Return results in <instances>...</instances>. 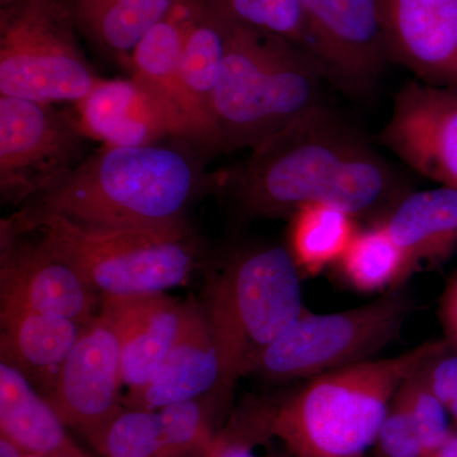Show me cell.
Masks as SVG:
<instances>
[{
    "label": "cell",
    "instance_id": "10",
    "mask_svg": "<svg viewBox=\"0 0 457 457\" xmlns=\"http://www.w3.org/2000/svg\"><path fill=\"white\" fill-rule=\"evenodd\" d=\"M121 345L111 319L99 309L83 328L47 396L62 423L101 450L108 427L125 409Z\"/></svg>",
    "mask_w": 457,
    "mask_h": 457
},
{
    "label": "cell",
    "instance_id": "13",
    "mask_svg": "<svg viewBox=\"0 0 457 457\" xmlns=\"http://www.w3.org/2000/svg\"><path fill=\"white\" fill-rule=\"evenodd\" d=\"M380 141L411 170L457 191V89L405 84Z\"/></svg>",
    "mask_w": 457,
    "mask_h": 457
},
{
    "label": "cell",
    "instance_id": "9",
    "mask_svg": "<svg viewBox=\"0 0 457 457\" xmlns=\"http://www.w3.org/2000/svg\"><path fill=\"white\" fill-rule=\"evenodd\" d=\"M90 137L78 116L56 104L0 95V195L29 203L88 156Z\"/></svg>",
    "mask_w": 457,
    "mask_h": 457
},
{
    "label": "cell",
    "instance_id": "34",
    "mask_svg": "<svg viewBox=\"0 0 457 457\" xmlns=\"http://www.w3.org/2000/svg\"><path fill=\"white\" fill-rule=\"evenodd\" d=\"M426 457H457V432L451 429L449 436L445 438L437 449L429 453Z\"/></svg>",
    "mask_w": 457,
    "mask_h": 457
},
{
    "label": "cell",
    "instance_id": "33",
    "mask_svg": "<svg viewBox=\"0 0 457 457\" xmlns=\"http://www.w3.org/2000/svg\"><path fill=\"white\" fill-rule=\"evenodd\" d=\"M441 319L449 341L457 345V296L447 290L442 296Z\"/></svg>",
    "mask_w": 457,
    "mask_h": 457
},
{
    "label": "cell",
    "instance_id": "21",
    "mask_svg": "<svg viewBox=\"0 0 457 457\" xmlns=\"http://www.w3.org/2000/svg\"><path fill=\"white\" fill-rule=\"evenodd\" d=\"M228 17L218 0H204L189 26L180 56V75L207 146L218 154L213 97L224 65Z\"/></svg>",
    "mask_w": 457,
    "mask_h": 457
},
{
    "label": "cell",
    "instance_id": "27",
    "mask_svg": "<svg viewBox=\"0 0 457 457\" xmlns=\"http://www.w3.org/2000/svg\"><path fill=\"white\" fill-rule=\"evenodd\" d=\"M218 3L237 22L273 33L309 51L302 0H218Z\"/></svg>",
    "mask_w": 457,
    "mask_h": 457
},
{
    "label": "cell",
    "instance_id": "39",
    "mask_svg": "<svg viewBox=\"0 0 457 457\" xmlns=\"http://www.w3.org/2000/svg\"><path fill=\"white\" fill-rule=\"evenodd\" d=\"M264 457H294V456L291 455L290 453H287V451H286V453H273V455H267Z\"/></svg>",
    "mask_w": 457,
    "mask_h": 457
},
{
    "label": "cell",
    "instance_id": "20",
    "mask_svg": "<svg viewBox=\"0 0 457 457\" xmlns=\"http://www.w3.org/2000/svg\"><path fill=\"white\" fill-rule=\"evenodd\" d=\"M381 224L414 270L442 263L457 243V191L441 186L409 195Z\"/></svg>",
    "mask_w": 457,
    "mask_h": 457
},
{
    "label": "cell",
    "instance_id": "29",
    "mask_svg": "<svg viewBox=\"0 0 457 457\" xmlns=\"http://www.w3.org/2000/svg\"><path fill=\"white\" fill-rule=\"evenodd\" d=\"M270 438L269 405L251 403L216 433L201 457H257L255 445Z\"/></svg>",
    "mask_w": 457,
    "mask_h": 457
},
{
    "label": "cell",
    "instance_id": "5",
    "mask_svg": "<svg viewBox=\"0 0 457 457\" xmlns=\"http://www.w3.org/2000/svg\"><path fill=\"white\" fill-rule=\"evenodd\" d=\"M204 311L221 360V392L290 329L303 308L300 270L288 246L255 245L225 252L207 270Z\"/></svg>",
    "mask_w": 457,
    "mask_h": 457
},
{
    "label": "cell",
    "instance_id": "41",
    "mask_svg": "<svg viewBox=\"0 0 457 457\" xmlns=\"http://www.w3.org/2000/svg\"><path fill=\"white\" fill-rule=\"evenodd\" d=\"M189 457H201V453H196V455H192V456H189Z\"/></svg>",
    "mask_w": 457,
    "mask_h": 457
},
{
    "label": "cell",
    "instance_id": "38",
    "mask_svg": "<svg viewBox=\"0 0 457 457\" xmlns=\"http://www.w3.org/2000/svg\"><path fill=\"white\" fill-rule=\"evenodd\" d=\"M446 290L450 291L451 294L456 295L457 296V279H455L453 282H451L449 287H447Z\"/></svg>",
    "mask_w": 457,
    "mask_h": 457
},
{
    "label": "cell",
    "instance_id": "25",
    "mask_svg": "<svg viewBox=\"0 0 457 457\" xmlns=\"http://www.w3.org/2000/svg\"><path fill=\"white\" fill-rule=\"evenodd\" d=\"M337 264L345 281L362 293L393 288L414 272L407 255L381 222L359 231Z\"/></svg>",
    "mask_w": 457,
    "mask_h": 457
},
{
    "label": "cell",
    "instance_id": "24",
    "mask_svg": "<svg viewBox=\"0 0 457 457\" xmlns=\"http://www.w3.org/2000/svg\"><path fill=\"white\" fill-rule=\"evenodd\" d=\"M353 216L327 204H308L291 216L290 249L299 270L314 276L337 264L359 234Z\"/></svg>",
    "mask_w": 457,
    "mask_h": 457
},
{
    "label": "cell",
    "instance_id": "40",
    "mask_svg": "<svg viewBox=\"0 0 457 457\" xmlns=\"http://www.w3.org/2000/svg\"><path fill=\"white\" fill-rule=\"evenodd\" d=\"M25 457H50V456L38 455V453H27Z\"/></svg>",
    "mask_w": 457,
    "mask_h": 457
},
{
    "label": "cell",
    "instance_id": "16",
    "mask_svg": "<svg viewBox=\"0 0 457 457\" xmlns=\"http://www.w3.org/2000/svg\"><path fill=\"white\" fill-rule=\"evenodd\" d=\"M221 360L204 306L187 303L185 321L173 347L140 389L123 398L125 408L161 411L185 400L220 394Z\"/></svg>",
    "mask_w": 457,
    "mask_h": 457
},
{
    "label": "cell",
    "instance_id": "1",
    "mask_svg": "<svg viewBox=\"0 0 457 457\" xmlns=\"http://www.w3.org/2000/svg\"><path fill=\"white\" fill-rule=\"evenodd\" d=\"M395 187L390 165L321 104L219 173L216 192L245 218L293 216L308 204L356 218L389 203Z\"/></svg>",
    "mask_w": 457,
    "mask_h": 457
},
{
    "label": "cell",
    "instance_id": "31",
    "mask_svg": "<svg viewBox=\"0 0 457 457\" xmlns=\"http://www.w3.org/2000/svg\"><path fill=\"white\" fill-rule=\"evenodd\" d=\"M426 449L402 394H395L378 431L372 457H426Z\"/></svg>",
    "mask_w": 457,
    "mask_h": 457
},
{
    "label": "cell",
    "instance_id": "3",
    "mask_svg": "<svg viewBox=\"0 0 457 457\" xmlns=\"http://www.w3.org/2000/svg\"><path fill=\"white\" fill-rule=\"evenodd\" d=\"M227 17L224 65L213 97L220 153L254 149L321 106V84L332 79L309 51Z\"/></svg>",
    "mask_w": 457,
    "mask_h": 457
},
{
    "label": "cell",
    "instance_id": "42",
    "mask_svg": "<svg viewBox=\"0 0 457 457\" xmlns=\"http://www.w3.org/2000/svg\"><path fill=\"white\" fill-rule=\"evenodd\" d=\"M9 2V0H2V4H4V3Z\"/></svg>",
    "mask_w": 457,
    "mask_h": 457
},
{
    "label": "cell",
    "instance_id": "28",
    "mask_svg": "<svg viewBox=\"0 0 457 457\" xmlns=\"http://www.w3.org/2000/svg\"><path fill=\"white\" fill-rule=\"evenodd\" d=\"M102 457H163L158 411L125 408L108 427Z\"/></svg>",
    "mask_w": 457,
    "mask_h": 457
},
{
    "label": "cell",
    "instance_id": "7",
    "mask_svg": "<svg viewBox=\"0 0 457 457\" xmlns=\"http://www.w3.org/2000/svg\"><path fill=\"white\" fill-rule=\"evenodd\" d=\"M64 0H9L0 12V95L79 104L99 78Z\"/></svg>",
    "mask_w": 457,
    "mask_h": 457
},
{
    "label": "cell",
    "instance_id": "32",
    "mask_svg": "<svg viewBox=\"0 0 457 457\" xmlns=\"http://www.w3.org/2000/svg\"><path fill=\"white\" fill-rule=\"evenodd\" d=\"M416 376L449 409L457 400V345L442 342L417 370Z\"/></svg>",
    "mask_w": 457,
    "mask_h": 457
},
{
    "label": "cell",
    "instance_id": "22",
    "mask_svg": "<svg viewBox=\"0 0 457 457\" xmlns=\"http://www.w3.org/2000/svg\"><path fill=\"white\" fill-rule=\"evenodd\" d=\"M78 29L99 53L128 69L135 47L176 0H64Z\"/></svg>",
    "mask_w": 457,
    "mask_h": 457
},
{
    "label": "cell",
    "instance_id": "18",
    "mask_svg": "<svg viewBox=\"0 0 457 457\" xmlns=\"http://www.w3.org/2000/svg\"><path fill=\"white\" fill-rule=\"evenodd\" d=\"M0 326L3 362L20 370L47 398L86 326L71 319L12 308H0Z\"/></svg>",
    "mask_w": 457,
    "mask_h": 457
},
{
    "label": "cell",
    "instance_id": "6",
    "mask_svg": "<svg viewBox=\"0 0 457 457\" xmlns=\"http://www.w3.org/2000/svg\"><path fill=\"white\" fill-rule=\"evenodd\" d=\"M2 224L37 234L101 299L164 294L187 284L203 257V245L191 225L102 228L84 227L59 215L17 212Z\"/></svg>",
    "mask_w": 457,
    "mask_h": 457
},
{
    "label": "cell",
    "instance_id": "12",
    "mask_svg": "<svg viewBox=\"0 0 457 457\" xmlns=\"http://www.w3.org/2000/svg\"><path fill=\"white\" fill-rule=\"evenodd\" d=\"M309 51L332 79L371 88L390 59L380 0H302Z\"/></svg>",
    "mask_w": 457,
    "mask_h": 457
},
{
    "label": "cell",
    "instance_id": "19",
    "mask_svg": "<svg viewBox=\"0 0 457 457\" xmlns=\"http://www.w3.org/2000/svg\"><path fill=\"white\" fill-rule=\"evenodd\" d=\"M203 3L204 0H176L170 11L135 47L129 71L163 97L191 128L198 143L213 155L198 126L180 75V56L186 35Z\"/></svg>",
    "mask_w": 457,
    "mask_h": 457
},
{
    "label": "cell",
    "instance_id": "11",
    "mask_svg": "<svg viewBox=\"0 0 457 457\" xmlns=\"http://www.w3.org/2000/svg\"><path fill=\"white\" fill-rule=\"evenodd\" d=\"M102 299L38 237L0 225V308L78 321L97 317Z\"/></svg>",
    "mask_w": 457,
    "mask_h": 457
},
{
    "label": "cell",
    "instance_id": "4",
    "mask_svg": "<svg viewBox=\"0 0 457 457\" xmlns=\"http://www.w3.org/2000/svg\"><path fill=\"white\" fill-rule=\"evenodd\" d=\"M442 342L311 378L276 407L270 405V437L284 442L294 457H368L400 386Z\"/></svg>",
    "mask_w": 457,
    "mask_h": 457
},
{
    "label": "cell",
    "instance_id": "15",
    "mask_svg": "<svg viewBox=\"0 0 457 457\" xmlns=\"http://www.w3.org/2000/svg\"><path fill=\"white\" fill-rule=\"evenodd\" d=\"M392 62L457 89V0H380Z\"/></svg>",
    "mask_w": 457,
    "mask_h": 457
},
{
    "label": "cell",
    "instance_id": "37",
    "mask_svg": "<svg viewBox=\"0 0 457 457\" xmlns=\"http://www.w3.org/2000/svg\"><path fill=\"white\" fill-rule=\"evenodd\" d=\"M447 411H449V413H450V416L453 418V420H455V418H457V400L455 403H453V405H450L449 409H447Z\"/></svg>",
    "mask_w": 457,
    "mask_h": 457
},
{
    "label": "cell",
    "instance_id": "23",
    "mask_svg": "<svg viewBox=\"0 0 457 457\" xmlns=\"http://www.w3.org/2000/svg\"><path fill=\"white\" fill-rule=\"evenodd\" d=\"M46 396L20 370L0 362V435L26 453L53 456L74 444Z\"/></svg>",
    "mask_w": 457,
    "mask_h": 457
},
{
    "label": "cell",
    "instance_id": "26",
    "mask_svg": "<svg viewBox=\"0 0 457 457\" xmlns=\"http://www.w3.org/2000/svg\"><path fill=\"white\" fill-rule=\"evenodd\" d=\"M225 402L220 394L212 393L158 411L163 457H189L203 453L218 433L216 414Z\"/></svg>",
    "mask_w": 457,
    "mask_h": 457
},
{
    "label": "cell",
    "instance_id": "30",
    "mask_svg": "<svg viewBox=\"0 0 457 457\" xmlns=\"http://www.w3.org/2000/svg\"><path fill=\"white\" fill-rule=\"evenodd\" d=\"M399 392L407 403L426 453L428 455L449 436V411L442 404L441 400L436 398L431 390L417 378L416 372L403 383Z\"/></svg>",
    "mask_w": 457,
    "mask_h": 457
},
{
    "label": "cell",
    "instance_id": "36",
    "mask_svg": "<svg viewBox=\"0 0 457 457\" xmlns=\"http://www.w3.org/2000/svg\"><path fill=\"white\" fill-rule=\"evenodd\" d=\"M50 457H88L86 453H83L79 447L75 444H71V446L65 447L59 453H54L53 456Z\"/></svg>",
    "mask_w": 457,
    "mask_h": 457
},
{
    "label": "cell",
    "instance_id": "8",
    "mask_svg": "<svg viewBox=\"0 0 457 457\" xmlns=\"http://www.w3.org/2000/svg\"><path fill=\"white\" fill-rule=\"evenodd\" d=\"M411 309L407 295L392 293L351 311H306L261 354L252 374L288 383L368 361L400 335Z\"/></svg>",
    "mask_w": 457,
    "mask_h": 457
},
{
    "label": "cell",
    "instance_id": "14",
    "mask_svg": "<svg viewBox=\"0 0 457 457\" xmlns=\"http://www.w3.org/2000/svg\"><path fill=\"white\" fill-rule=\"evenodd\" d=\"M77 106L84 131L104 145L145 146L170 139L191 140L201 145L167 101L132 75L125 79L99 78Z\"/></svg>",
    "mask_w": 457,
    "mask_h": 457
},
{
    "label": "cell",
    "instance_id": "17",
    "mask_svg": "<svg viewBox=\"0 0 457 457\" xmlns=\"http://www.w3.org/2000/svg\"><path fill=\"white\" fill-rule=\"evenodd\" d=\"M187 303L167 294L104 297L101 311L112 321L121 345L123 383L128 392L149 381L179 338Z\"/></svg>",
    "mask_w": 457,
    "mask_h": 457
},
{
    "label": "cell",
    "instance_id": "35",
    "mask_svg": "<svg viewBox=\"0 0 457 457\" xmlns=\"http://www.w3.org/2000/svg\"><path fill=\"white\" fill-rule=\"evenodd\" d=\"M26 451L18 446L16 442L0 435V457H25Z\"/></svg>",
    "mask_w": 457,
    "mask_h": 457
},
{
    "label": "cell",
    "instance_id": "2",
    "mask_svg": "<svg viewBox=\"0 0 457 457\" xmlns=\"http://www.w3.org/2000/svg\"><path fill=\"white\" fill-rule=\"evenodd\" d=\"M212 156L186 139L104 145L17 213L59 215L90 228L186 227L194 204L218 187V173L206 170Z\"/></svg>",
    "mask_w": 457,
    "mask_h": 457
}]
</instances>
